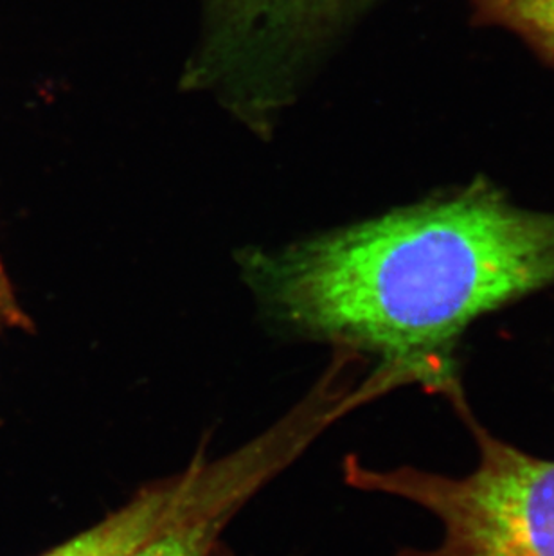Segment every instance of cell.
<instances>
[{"label": "cell", "mask_w": 554, "mask_h": 556, "mask_svg": "<svg viewBox=\"0 0 554 556\" xmlns=\"http://www.w3.org/2000/svg\"><path fill=\"white\" fill-rule=\"evenodd\" d=\"M241 270L279 330L372 353L392 382L452 396V352L466 328L554 285V213L513 204L477 177L356 226L249 252Z\"/></svg>", "instance_id": "cell-1"}, {"label": "cell", "mask_w": 554, "mask_h": 556, "mask_svg": "<svg viewBox=\"0 0 554 556\" xmlns=\"http://www.w3.org/2000/svg\"><path fill=\"white\" fill-rule=\"evenodd\" d=\"M449 400L470 429L479 462L452 478L413 467L372 470L348 462L356 489L402 497L435 515L443 528L432 549L396 556H554V459L531 456L481 426L463 391Z\"/></svg>", "instance_id": "cell-2"}, {"label": "cell", "mask_w": 554, "mask_h": 556, "mask_svg": "<svg viewBox=\"0 0 554 556\" xmlns=\"http://www.w3.org/2000/svg\"><path fill=\"white\" fill-rule=\"evenodd\" d=\"M202 478V470H191L169 483L142 490L106 519L42 556H126L188 503Z\"/></svg>", "instance_id": "cell-3"}, {"label": "cell", "mask_w": 554, "mask_h": 556, "mask_svg": "<svg viewBox=\"0 0 554 556\" xmlns=\"http://www.w3.org/2000/svg\"><path fill=\"white\" fill-rule=\"evenodd\" d=\"M224 486L221 481L207 483L204 476L188 503L126 556H211L225 514L238 494L232 481Z\"/></svg>", "instance_id": "cell-4"}, {"label": "cell", "mask_w": 554, "mask_h": 556, "mask_svg": "<svg viewBox=\"0 0 554 556\" xmlns=\"http://www.w3.org/2000/svg\"><path fill=\"white\" fill-rule=\"evenodd\" d=\"M236 31L251 38L292 37L330 18L350 0H224Z\"/></svg>", "instance_id": "cell-5"}, {"label": "cell", "mask_w": 554, "mask_h": 556, "mask_svg": "<svg viewBox=\"0 0 554 556\" xmlns=\"http://www.w3.org/2000/svg\"><path fill=\"white\" fill-rule=\"evenodd\" d=\"M479 24L501 26L554 67V0H468Z\"/></svg>", "instance_id": "cell-6"}, {"label": "cell", "mask_w": 554, "mask_h": 556, "mask_svg": "<svg viewBox=\"0 0 554 556\" xmlns=\"http://www.w3.org/2000/svg\"><path fill=\"white\" fill-rule=\"evenodd\" d=\"M29 326L32 323L16 300L4 265L0 262V330H27Z\"/></svg>", "instance_id": "cell-7"}]
</instances>
